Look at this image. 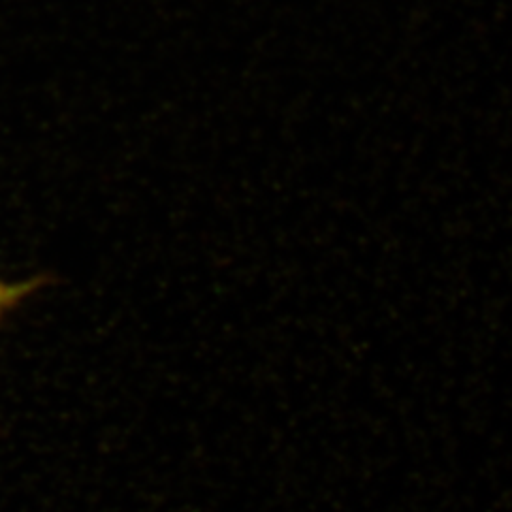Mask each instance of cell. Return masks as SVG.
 <instances>
[{"instance_id": "6da1fadb", "label": "cell", "mask_w": 512, "mask_h": 512, "mask_svg": "<svg viewBox=\"0 0 512 512\" xmlns=\"http://www.w3.org/2000/svg\"><path fill=\"white\" fill-rule=\"evenodd\" d=\"M39 286L37 280H28L22 284H7V282H0V318L7 310H11L15 303L22 301L28 293L35 291Z\"/></svg>"}]
</instances>
